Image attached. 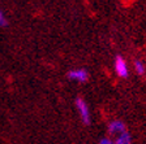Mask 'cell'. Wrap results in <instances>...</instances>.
I'll return each instance as SVG.
<instances>
[{"mask_svg": "<svg viewBox=\"0 0 146 144\" xmlns=\"http://www.w3.org/2000/svg\"><path fill=\"white\" fill-rule=\"evenodd\" d=\"M133 68H134V70H136L137 74L143 75V74L146 73V66H145V64H143L141 60H138V59H136V60L133 61Z\"/></svg>", "mask_w": 146, "mask_h": 144, "instance_id": "8992f818", "label": "cell"}, {"mask_svg": "<svg viewBox=\"0 0 146 144\" xmlns=\"http://www.w3.org/2000/svg\"><path fill=\"white\" fill-rule=\"evenodd\" d=\"M68 79L78 83H86L89 81V72L84 68H77V69H70L67 73Z\"/></svg>", "mask_w": 146, "mask_h": 144, "instance_id": "7a4b0ae2", "label": "cell"}, {"mask_svg": "<svg viewBox=\"0 0 146 144\" xmlns=\"http://www.w3.org/2000/svg\"><path fill=\"white\" fill-rule=\"evenodd\" d=\"M8 25V20H7L5 14L3 13V11H0V26L1 27H5Z\"/></svg>", "mask_w": 146, "mask_h": 144, "instance_id": "52a82bcc", "label": "cell"}, {"mask_svg": "<svg viewBox=\"0 0 146 144\" xmlns=\"http://www.w3.org/2000/svg\"><path fill=\"white\" fill-rule=\"evenodd\" d=\"M74 104H76V108L78 110V114H80V118H81L82 123L85 126H90L91 125V114H90V109H89V105L85 100L82 97H76L74 100Z\"/></svg>", "mask_w": 146, "mask_h": 144, "instance_id": "6da1fadb", "label": "cell"}, {"mask_svg": "<svg viewBox=\"0 0 146 144\" xmlns=\"http://www.w3.org/2000/svg\"><path fill=\"white\" fill-rule=\"evenodd\" d=\"M115 72L120 78H128L129 77V68H128L127 61L121 55H117L115 57Z\"/></svg>", "mask_w": 146, "mask_h": 144, "instance_id": "3957f363", "label": "cell"}, {"mask_svg": "<svg viewBox=\"0 0 146 144\" xmlns=\"http://www.w3.org/2000/svg\"><path fill=\"white\" fill-rule=\"evenodd\" d=\"M107 130H108L110 135L117 136L119 134H121V132L127 131V125H125L123 121H120V120H113V121H111V122L108 123Z\"/></svg>", "mask_w": 146, "mask_h": 144, "instance_id": "277c9868", "label": "cell"}, {"mask_svg": "<svg viewBox=\"0 0 146 144\" xmlns=\"http://www.w3.org/2000/svg\"><path fill=\"white\" fill-rule=\"evenodd\" d=\"M113 141H115V144H132V135L127 130V131L119 134L117 136H115Z\"/></svg>", "mask_w": 146, "mask_h": 144, "instance_id": "5b68a950", "label": "cell"}, {"mask_svg": "<svg viewBox=\"0 0 146 144\" xmlns=\"http://www.w3.org/2000/svg\"><path fill=\"white\" fill-rule=\"evenodd\" d=\"M98 144H115V141L112 140V139H110V138H106V136H104V138H102L99 140V143Z\"/></svg>", "mask_w": 146, "mask_h": 144, "instance_id": "ba28073f", "label": "cell"}]
</instances>
